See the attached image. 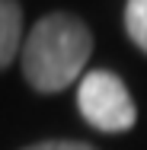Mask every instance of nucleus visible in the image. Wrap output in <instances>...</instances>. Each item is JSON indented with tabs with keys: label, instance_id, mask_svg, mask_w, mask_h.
<instances>
[{
	"label": "nucleus",
	"instance_id": "nucleus-1",
	"mask_svg": "<svg viewBox=\"0 0 147 150\" xmlns=\"http://www.w3.org/2000/svg\"><path fill=\"white\" fill-rule=\"evenodd\" d=\"M93 51L89 29L67 13H51L32 26L23 42V74L38 93H61L80 80Z\"/></svg>",
	"mask_w": 147,
	"mask_h": 150
},
{
	"label": "nucleus",
	"instance_id": "nucleus-3",
	"mask_svg": "<svg viewBox=\"0 0 147 150\" xmlns=\"http://www.w3.org/2000/svg\"><path fill=\"white\" fill-rule=\"evenodd\" d=\"M23 42V13L16 0H0V67L16 58Z\"/></svg>",
	"mask_w": 147,
	"mask_h": 150
},
{
	"label": "nucleus",
	"instance_id": "nucleus-2",
	"mask_svg": "<svg viewBox=\"0 0 147 150\" xmlns=\"http://www.w3.org/2000/svg\"><path fill=\"white\" fill-rule=\"evenodd\" d=\"M77 105H80V115L99 128V131H128L138 112H134V102H131V93L128 86L118 80L115 74L109 70H89L87 77L80 80L77 86Z\"/></svg>",
	"mask_w": 147,
	"mask_h": 150
},
{
	"label": "nucleus",
	"instance_id": "nucleus-4",
	"mask_svg": "<svg viewBox=\"0 0 147 150\" xmlns=\"http://www.w3.org/2000/svg\"><path fill=\"white\" fill-rule=\"evenodd\" d=\"M125 26H128L131 42L141 51H147V0H128L125 3Z\"/></svg>",
	"mask_w": 147,
	"mask_h": 150
},
{
	"label": "nucleus",
	"instance_id": "nucleus-5",
	"mask_svg": "<svg viewBox=\"0 0 147 150\" xmlns=\"http://www.w3.org/2000/svg\"><path fill=\"white\" fill-rule=\"evenodd\" d=\"M26 150H93V147L77 144V141H45V144H32Z\"/></svg>",
	"mask_w": 147,
	"mask_h": 150
}]
</instances>
